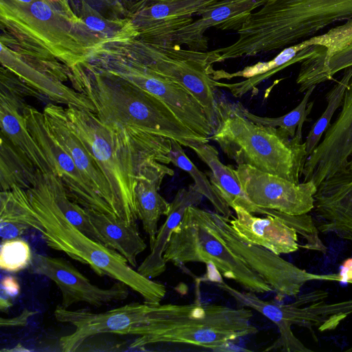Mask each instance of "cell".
<instances>
[{"instance_id": "33", "label": "cell", "mask_w": 352, "mask_h": 352, "mask_svg": "<svg viewBox=\"0 0 352 352\" xmlns=\"http://www.w3.org/2000/svg\"><path fill=\"white\" fill-rule=\"evenodd\" d=\"M343 71L341 78L326 94L327 107L323 113L314 124L306 138L305 142L307 157L318 146L322 136L330 125L334 113L342 104L346 90L352 78V67Z\"/></svg>"}, {"instance_id": "44", "label": "cell", "mask_w": 352, "mask_h": 352, "mask_svg": "<svg viewBox=\"0 0 352 352\" xmlns=\"http://www.w3.org/2000/svg\"><path fill=\"white\" fill-rule=\"evenodd\" d=\"M49 1H52V2H56V1H59L60 0H49Z\"/></svg>"}, {"instance_id": "25", "label": "cell", "mask_w": 352, "mask_h": 352, "mask_svg": "<svg viewBox=\"0 0 352 352\" xmlns=\"http://www.w3.org/2000/svg\"><path fill=\"white\" fill-rule=\"evenodd\" d=\"M90 221L101 242L120 254L133 267L146 248L136 222L127 223L113 216L88 209Z\"/></svg>"}, {"instance_id": "18", "label": "cell", "mask_w": 352, "mask_h": 352, "mask_svg": "<svg viewBox=\"0 0 352 352\" xmlns=\"http://www.w3.org/2000/svg\"><path fill=\"white\" fill-rule=\"evenodd\" d=\"M326 44L324 34L315 35L285 47L269 61L258 62L233 73L213 68L210 73L213 86L228 89L234 97H242L287 67L324 52Z\"/></svg>"}, {"instance_id": "1", "label": "cell", "mask_w": 352, "mask_h": 352, "mask_svg": "<svg viewBox=\"0 0 352 352\" xmlns=\"http://www.w3.org/2000/svg\"><path fill=\"white\" fill-rule=\"evenodd\" d=\"M65 111L70 127L110 184L117 217L136 222L134 189L138 178L151 164L170 163L171 140L131 127L106 124L89 110L66 107Z\"/></svg>"}, {"instance_id": "13", "label": "cell", "mask_w": 352, "mask_h": 352, "mask_svg": "<svg viewBox=\"0 0 352 352\" xmlns=\"http://www.w3.org/2000/svg\"><path fill=\"white\" fill-rule=\"evenodd\" d=\"M21 113L29 131L43 151L53 174L62 181L68 196L87 209L118 218L54 137L43 112L27 104Z\"/></svg>"}, {"instance_id": "23", "label": "cell", "mask_w": 352, "mask_h": 352, "mask_svg": "<svg viewBox=\"0 0 352 352\" xmlns=\"http://www.w3.org/2000/svg\"><path fill=\"white\" fill-rule=\"evenodd\" d=\"M204 197L194 184L177 192L170 203L166 220L158 229L155 242L150 248V253L138 267L137 271L140 274L153 278L165 272L166 263L163 254L173 230L181 223L187 208L192 206H197Z\"/></svg>"}, {"instance_id": "30", "label": "cell", "mask_w": 352, "mask_h": 352, "mask_svg": "<svg viewBox=\"0 0 352 352\" xmlns=\"http://www.w3.org/2000/svg\"><path fill=\"white\" fill-rule=\"evenodd\" d=\"M79 17L87 29L103 43L122 41L138 36L130 19H107L85 0L82 1Z\"/></svg>"}, {"instance_id": "43", "label": "cell", "mask_w": 352, "mask_h": 352, "mask_svg": "<svg viewBox=\"0 0 352 352\" xmlns=\"http://www.w3.org/2000/svg\"><path fill=\"white\" fill-rule=\"evenodd\" d=\"M151 1H167V0H148Z\"/></svg>"}, {"instance_id": "32", "label": "cell", "mask_w": 352, "mask_h": 352, "mask_svg": "<svg viewBox=\"0 0 352 352\" xmlns=\"http://www.w3.org/2000/svg\"><path fill=\"white\" fill-rule=\"evenodd\" d=\"M316 87V86H313L308 89L301 102L291 111L280 117L259 116L249 111L240 102L238 104L243 115L256 124L278 128L291 138L296 135L302 136L303 123L307 120V116L313 107V102H309V100Z\"/></svg>"}, {"instance_id": "11", "label": "cell", "mask_w": 352, "mask_h": 352, "mask_svg": "<svg viewBox=\"0 0 352 352\" xmlns=\"http://www.w3.org/2000/svg\"><path fill=\"white\" fill-rule=\"evenodd\" d=\"M236 216L229 223L244 240L261 245L280 255L302 248L325 254L327 248L319 237V230L312 217L307 214L290 215L275 210L274 215L258 217L241 207L233 208Z\"/></svg>"}, {"instance_id": "12", "label": "cell", "mask_w": 352, "mask_h": 352, "mask_svg": "<svg viewBox=\"0 0 352 352\" xmlns=\"http://www.w3.org/2000/svg\"><path fill=\"white\" fill-rule=\"evenodd\" d=\"M212 215L226 243L272 288L278 301L297 296L302 286L309 281H343L340 273L318 274L309 272L264 247L246 241L232 228L229 218L216 212H212Z\"/></svg>"}, {"instance_id": "21", "label": "cell", "mask_w": 352, "mask_h": 352, "mask_svg": "<svg viewBox=\"0 0 352 352\" xmlns=\"http://www.w3.org/2000/svg\"><path fill=\"white\" fill-rule=\"evenodd\" d=\"M43 113L54 137L72 157L79 170L110 206L116 215L110 184L93 155L70 127L65 107L50 102L44 108Z\"/></svg>"}, {"instance_id": "3", "label": "cell", "mask_w": 352, "mask_h": 352, "mask_svg": "<svg viewBox=\"0 0 352 352\" xmlns=\"http://www.w3.org/2000/svg\"><path fill=\"white\" fill-rule=\"evenodd\" d=\"M68 77L73 89L90 100L95 114L106 124L134 128L190 148L208 142L164 102L121 76L86 60L71 68Z\"/></svg>"}, {"instance_id": "7", "label": "cell", "mask_w": 352, "mask_h": 352, "mask_svg": "<svg viewBox=\"0 0 352 352\" xmlns=\"http://www.w3.org/2000/svg\"><path fill=\"white\" fill-rule=\"evenodd\" d=\"M252 311L206 303L153 304L148 331L131 347L158 343L192 345L221 351L228 343L258 332Z\"/></svg>"}, {"instance_id": "41", "label": "cell", "mask_w": 352, "mask_h": 352, "mask_svg": "<svg viewBox=\"0 0 352 352\" xmlns=\"http://www.w3.org/2000/svg\"><path fill=\"white\" fill-rule=\"evenodd\" d=\"M346 168L352 169V155H351V158L349 160V162H348L347 166H346Z\"/></svg>"}, {"instance_id": "2", "label": "cell", "mask_w": 352, "mask_h": 352, "mask_svg": "<svg viewBox=\"0 0 352 352\" xmlns=\"http://www.w3.org/2000/svg\"><path fill=\"white\" fill-rule=\"evenodd\" d=\"M1 43L40 60L68 67L87 60L104 43L85 26L67 0L22 4L0 0Z\"/></svg>"}, {"instance_id": "40", "label": "cell", "mask_w": 352, "mask_h": 352, "mask_svg": "<svg viewBox=\"0 0 352 352\" xmlns=\"http://www.w3.org/2000/svg\"><path fill=\"white\" fill-rule=\"evenodd\" d=\"M17 3H22V4H29L33 2L35 0H13Z\"/></svg>"}, {"instance_id": "35", "label": "cell", "mask_w": 352, "mask_h": 352, "mask_svg": "<svg viewBox=\"0 0 352 352\" xmlns=\"http://www.w3.org/2000/svg\"><path fill=\"white\" fill-rule=\"evenodd\" d=\"M0 91V96L16 105L21 112L27 105L24 100L27 96L46 100L43 95L28 86L17 76L3 66L1 68Z\"/></svg>"}, {"instance_id": "24", "label": "cell", "mask_w": 352, "mask_h": 352, "mask_svg": "<svg viewBox=\"0 0 352 352\" xmlns=\"http://www.w3.org/2000/svg\"><path fill=\"white\" fill-rule=\"evenodd\" d=\"M191 149L210 168V170L206 172V175L230 208L239 206L253 214H265V208L255 206L247 197L236 170L221 162L214 146L208 142H201Z\"/></svg>"}, {"instance_id": "9", "label": "cell", "mask_w": 352, "mask_h": 352, "mask_svg": "<svg viewBox=\"0 0 352 352\" xmlns=\"http://www.w3.org/2000/svg\"><path fill=\"white\" fill-rule=\"evenodd\" d=\"M108 44L119 53L186 88L204 106L217 130L219 122V100L210 76L214 59L212 51L153 45L138 38Z\"/></svg>"}, {"instance_id": "27", "label": "cell", "mask_w": 352, "mask_h": 352, "mask_svg": "<svg viewBox=\"0 0 352 352\" xmlns=\"http://www.w3.org/2000/svg\"><path fill=\"white\" fill-rule=\"evenodd\" d=\"M41 223L36 217L25 189L14 186L0 194V236L2 241L19 237L27 230L38 231Z\"/></svg>"}, {"instance_id": "20", "label": "cell", "mask_w": 352, "mask_h": 352, "mask_svg": "<svg viewBox=\"0 0 352 352\" xmlns=\"http://www.w3.org/2000/svg\"><path fill=\"white\" fill-rule=\"evenodd\" d=\"M267 0H222L201 14V17L180 29L173 38L174 45L206 52L208 47L205 32L210 28L238 31L254 10Z\"/></svg>"}, {"instance_id": "45", "label": "cell", "mask_w": 352, "mask_h": 352, "mask_svg": "<svg viewBox=\"0 0 352 352\" xmlns=\"http://www.w3.org/2000/svg\"><path fill=\"white\" fill-rule=\"evenodd\" d=\"M348 351H352V348L347 350Z\"/></svg>"}, {"instance_id": "16", "label": "cell", "mask_w": 352, "mask_h": 352, "mask_svg": "<svg viewBox=\"0 0 352 352\" xmlns=\"http://www.w3.org/2000/svg\"><path fill=\"white\" fill-rule=\"evenodd\" d=\"M32 274L43 276L56 284L61 294L63 308L79 302L100 307L113 301L124 300L129 296V287L116 281L109 288L93 284L70 262L63 258L33 254L29 267Z\"/></svg>"}, {"instance_id": "28", "label": "cell", "mask_w": 352, "mask_h": 352, "mask_svg": "<svg viewBox=\"0 0 352 352\" xmlns=\"http://www.w3.org/2000/svg\"><path fill=\"white\" fill-rule=\"evenodd\" d=\"M222 0H167L138 2L129 12L134 25L151 21L201 15Z\"/></svg>"}, {"instance_id": "37", "label": "cell", "mask_w": 352, "mask_h": 352, "mask_svg": "<svg viewBox=\"0 0 352 352\" xmlns=\"http://www.w3.org/2000/svg\"><path fill=\"white\" fill-rule=\"evenodd\" d=\"M36 312L24 309L18 316L12 318H1L0 326L1 327H23L28 323V319Z\"/></svg>"}, {"instance_id": "8", "label": "cell", "mask_w": 352, "mask_h": 352, "mask_svg": "<svg viewBox=\"0 0 352 352\" xmlns=\"http://www.w3.org/2000/svg\"><path fill=\"white\" fill-rule=\"evenodd\" d=\"M165 262L182 267L201 263L214 267L223 277L245 291L258 294L272 288L250 269L226 243L218 232L212 212L192 206L173 230L163 254Z\"/></svg>"}, {"instance_id": "19", "label": "cell", "mask_w": 352, "mask_h": 352, "mask_svg": "<svg viewBox=\"0 0 352 352\" xmlns=\"http://www.w3.org/2000/svg\"><path fill=\"white\" fill-rule=\"evenodd\" d=\"M314 210L322 221L318 229L352 241V169L346 168L317 186Z\"/></svg>"}, {"instance_id": "26", "label": "cell", "mask_w": 352, "mask_h": 352, "mask_svg": "<svg viewBox=\"0 0 352 352\" xmlns=\"http://www.w3.org/2000/svg\"><path fill=\"white\" fill-rule=\"evenodd\" d=\"M1 135L21 149L43 173H53L45 155L29 131L19 108L0 96Z\"/></svg>"}, {"instance_id": "14", "label": "cell", "mask_w": 352, "mask_h": 352, "mask_svg": "<svg viewBox=\"0 0 352 352\" xmlns=\"http://www.w3.org/2000/svg\"><path fill=\"white\" fill-rule=\"evenodd\" d=\"M1 63L52 103L95 111L85 95L64 83L69 80L70 68L60 61L40 60L1 43Z\"/></svg>"}, {"instance_id": "39", "label": "cell", "mask_w": 352, "mask_h": 352, "mask_svg": "<svg viewBox=\"0 0 352 352\" xmlns=\"http://www.w3.org/2000/svg\"><path fill=\"white\" fill-rule=\"evenodd\" d=\"M12 306V302L2 294L0 297V309L1 311H6Z\"/></svg>"}, {"instance_id": "6", "label": "cell", "mask_w": 352, "mask_h": 352, "mask_svg": "<svg viewBox=\"0 0 352 352\" xmlns=\"http://www.w3.org/2000/svg\"><path fill=\"white\" fill-rule=\"evenodd\" d=\"M219 126L210 139L228 158L261 171L300 183L307 153L302 136L291 138L278 128L256 124L238 102L219 100Z\"/></svg>"}, {"instance_id": "15", "label": "cell", "mask_w": 352, "mask_h": 352, "mask_svg": "<svg viewBox=\"0 0 352 352\" xmlns=\"http://www.w3.org/2000/svg\"><path fill=\"white\" fill-rule=\"evenodd\" d=\"M235 170L243 190L255 206L290 215L314 210L317 186L313 181L296 184L247 164H238Z\"/></svg>"}, {"instance_id": "10", "label": "cell", "mask_w": 352, "mask_h": 352, "mask_svg": "<svg viewBox=\"0 0 352 352\" xmlns=\"http://www.w3.org/2000/svg\"><path fill=\"white\" fill-rule=\"evenodd\" d=\"M116 74L164 102L191 130L210 139L216 131L204 106L186 88L111 47L99 45L87 60Z\"/></svg>"}, {"instance_id": "22", "label": "cell", "mask_w": 352, "mask_h": 352, "mask_svg": "<svg viewBox=\"0 0 352 352\" xmlns=\"http://www.w3.org/2000/svg\"><path fill=\"white\" fill-rule=\"evenodd\" d=\"M174 170L165 164L155 162L146 166L139 175L134 189V199L138 219L149 238L150 248L155 242L161 216H166L168 203L159 189L166 176H173Z\"/></svg>"}, {"instance_id": "34", "label": "cell", "mask_w": 352, "mask_h": 352, "mask_svg": "<svg viewBox=\"0 0 352 352\" xmlns=\"http://www.w3.org/2000/svg\"><path fill=\"white\" fill-rule=\"evenodd\" d=\"M33 254L29 243L18 238L2 241L0 268L8 272H18L30 267Z\"/></svg>"}, {"instance_id": "36", "label": "cell", "mask_w": 352, "mask_h": 352, "mask_svg": "<svg viewBox=\"0 0 352 352\" xmlns=\"http://www.w3.org/2000/svg\"><path fill=\"white\" fill-rule=\"evenodd\" d=\"M350 67H352V45L334 54L323 63L319 77L320 84L332 80L336 74Z\"/></svg>"}, {"instance_id": "4", "label": "cell", "mask_w": 352, "mask_h": 352, "mask_svg": "<svg viewBox=\"0 0 352 352\" xmlns=\"http://www.w3.org/2000/svg\"><path fill=\"white\" fill-rule=\"evenodd\" d=\"M352 19V0H267L252 12L239 36L218 52L222 61L287 47L328 25Z\"/></svg>"}, {"instance_id": "5", "label": "cell", "mask_w": 352, "mask_h": 352, "mask_svg": "<svg viewBox=\"0 0 352 352\" xmlns=\"http://www.w3.org/2000/svg\"><path fill=\"white\" fill-rule=\"evenodd\" d=\"M25 191L42 225L38 232L49 248L88 265L100 276L125 284L146 302L158 304L164 299L167 292L164 284L140 274L120 254L87 236L66 218L45 188L38 169Z\"/></svg>"}, {"instance_id": "42", "label": "cell", "mask_w": 352, "mask_h": 352, "mask_svg": "<svg viewBox=\"0 0 352 352\" xmlns=\"http://www.w3.org/2000/svg\"><path fill=\"white\" fill-rule=\"evenodd\" d=\"M346 283H350V284H352V278H350V279H349V280L346 281Z\"/></svg>"}, {"instance_id": "17", "label": "cell", "mask_w": 352, "mask_h": 352, "mask_svg": "<svg viewBox=\"0 0 352 352\" xmlns=\"http://www.w3.org/2000/svg\"><path fill=\"white\" fill-rule=\"evenodd\" d=\"M341 107L322 140L307 157L302 173L303 182L311 180L318 186L346 168L352 155V78Z\"/></svg>"}, {"instance_id": "38", "label": "cell", "mask_w": 352, "mask_h": 352, "mask_svg": "<svg viewBox=\"0 0 352 352\" xmlns=\"http://www.w3.org/2000/svg\"><path fill=\"white\" fill-rule=\"evenodd\" d=\"M1 294H4L10 298L17 296L21 291L17 279L12 276H4L1 280Z\"/></svg>"}, {"instance_id": "29", "label": "cell", "mask_w": 352, "mask_h": 352, "mask_svg": "<svg viewBox=\"0 0 352 352\" xmlns=\"http://www.w3.org/2000/svg\"><path fill=\"white\" fill-rule=\"evenodd\" d=\"M1 191L17 186L26 190L34 183L37 168L28 157L6 137L0 139Z\"/></svg>"}, {"instance_id": "31", "label": "cell", "mask_w": 352, "mask_h": 352, "mask_svg": "<svg viewBox=\"0 0 352 352\" xmlns=\"http://www.w3.org/2000/svg\"><path fill=\"white\" fill-rule=\"evenodd\" d=\"M171 143L172 148L169 154L170 163L190 175L198 190L209 200L216 212L228 218L232 217L230 208L216 190L206 174L199 170L188 157L182 145L175 140H171Z\"/></svg>"}]
</instances>
